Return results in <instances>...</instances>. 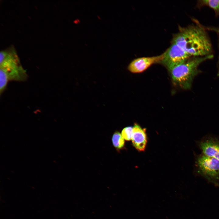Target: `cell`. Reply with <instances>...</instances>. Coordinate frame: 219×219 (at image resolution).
I'll use <instances>...</instances> for the list:
<instances>
[{
    "label": "cell",
    "instance_id": "obj_1",
    "mask_svg": "<svg viewBox=\"0 0 219 219\" xmlns=\"http://www.w3.org/2000/svg\"><path fill=\"white\" fill-rule=\"evenodd\" d=\"M207 30L205 27L197 22L195 24L180 27L172 42L191 57L213 54L212 44Z\"/></svg>",
    "mask_w": 219,
    "mask_h": 219
},
{
    "label": "cell",
    "instance_id": "obj_2",
    "mask_svg": "<svg viewBox=\"0 0 219 219\" xmlns=\"http://www.w3.org/2000/svg\"><path fill=\"white\" fill-rule=\"evenodd\" d=\"M0 86L6 88L9 81L24 82L28 78L15 50L12 47L0 53Z\"/></svg>",
    "mask_w": 219,
    "mask_h": 219
},
{
    "label": "cell",
    "instance_id": "obj_3",
    "mask_svg": "<svg viewBox=\"0 0 219 219\" xmlns=\"http://www.w3.org/2000/svg\"><path fill=\"white\" fill-rule=\"evenodd\" d=\"M213 54L206 56L192 57L185 62L169 69L175 85L187 89L191 86L195 77L200 73L199 66L204 61L212 59Z\"/></svg>",
    "mask_w": 219,
    "mask_h": 219
},
{
    "label": "cell",
    "instance_id": "obj_4",
    "mask_svg": "<svg viewBox=\"0 0 219 219\" xmlns=\"http://www.w3.org/2000/svg\"><path fill=\"white\" fill-rule=\"evenodd\" d=\"M198 173L209 181L215 184L219 182V160L203 154L196 161Z\"/></svg>",
    "mask_w": 219,
    "mask_h": 219
},
{
    "label": "cell",
    "instance_id": "obj_5",
    "mask_svg": "<svg viewBox=\"0 0 219 219\" xmlns=\"http://www.w3.org/2000/svg\"><path fill=\"white\" fill-rule=\"evenodd\" d=\"M163 54V57L161 63L168 69L185 62L192 57L173 42Z\"/></svg>",
    "mask_w": 219,
    "mask_h": 219
},
{
    "label": "cell",
    "instance_id": "obj_6",
    "mask_svg": "<svg viewBox=\"0 0 219 219\" xmlns=\"http://www.w3.org/2000/svg\"><path fill=\"white\" fill-rule=\"evenodd\" d=\"M163 54L157 56L143 57L134 59L129 64L128 69L133 73H139L144 71L153 64L161 63Z\"/></svg>",
    "mask_w": 219,
    "mask_h": 219
},
{
    "label": "cell",
    "instance_id": "obj_7",
    "mask_svg": "<svg viewBox=\"0 0 219 219\" xmlns=\"http://www.w3.org/2000/svg\"><path fill=\"white\" fill-rule=\"evenodd\" d=\"M199 146L202 154L219 160V138L208 136L203 139Z\"/></svg>",
    "mask_w": 219,
    "mask_h": 219
},
{
    "label": "cell",
    "instance_id": "obj_8",
    "mask_svg": "<svg viewBox=\"0 0 219 219\" xmlns=\"http://www.w3.org/2000/svg\"><path fill=\"white\" fill-rule=\"evenodd\" d=\"M132 140L134 146L140 151H144L147 142L145 129L137 124L133 127Z\"/></svg>",
    "mask_w": 219,
    "mask_h": 219
},
{
    "label": "cell",
    "instance_id": "obj_9",
    "mask_svg": "<svg viewBox=\"0 0 219 219\" xmlns=\"http://www.w3.org/2000/svg\"><path fill=\"white\" fill-rule=\"evenodd\" d=\"M112 141L114 146L116 148L120 149L124 146V138L122 135L118 132H116L113 135Z\"/></svg>",
    "mask_w": 219,
    "mask_h": 219
},
{
    "label": "cell",
    "instance_id": "obj_10",
    "mask_svg": "<svg viewBox=\"0 0 219 219\" xmlns=\"http://www.w3.org/2000/svg\"><path fill=\"white\" fill-rule=\"evenodd\" d=\"M200 2L201 4L208 6L219 15V0H203Z\"/></svg>",
    "mask_w": 219,
    "mask_h": 219
},
{
    "label": "cell",
    "instance_id": "obj_11",
    "mask_svg": "<svg viewBox=\"0 0 219 219\" xmlns=\"http://www.w3.org/2000/svg\"><path fill=\"white\" fill-rule=\"evenodd\" d=\"M133 127H127L124 128L122 130L121 135L123 138L127 141L132 139Z\"/></svg>",
    "mask_w": 219,
    "mask_h": 219
},
{
    "label": "cell",
    "instance_id": "obj_12",
    "mask_svg": "<svg viewBox=\"0 0 219 219\" xmlns=\"http://www.w3.org/2000/svg\"><path fill=\"white\" fill-rule=\"evenodd\" d=\"M206 29L207 30H210L216 33L217 34V35L218 38V42H219V27H205ZM218 72L217 75H219V59L218 61Z\"/></svg>",
    "mask_w": 219,
    "mask_h": 219
}]
</instances>
